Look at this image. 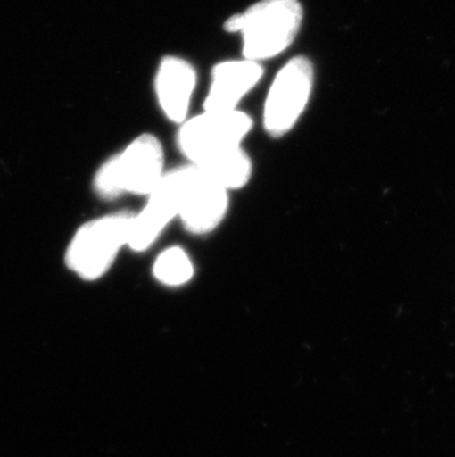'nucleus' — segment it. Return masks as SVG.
<instances>
[{"label": "nucleus", "instance_id": "nucleus-1", "mask_svg": "<svg viewBox=\"0 0 455 457\" xmlns=\"http://www.w3.org/2000/svg\"><path fill=\"white\" fill-rule=\"evenodd\" d=\"M159 137L137 135L121 152L108 157L94 177V191L103 200L123 195L146 197L168 172Z\"/></svg>", "mask_w": 455, "mask_h": 457}, {"label": "nucleus", "instance_id": "nucleus-2", "mask_svg": "<svg viewBox=\"0 0 455 457\" xmlns=\"http://www.w3.org/2000/svg\"><path fill=\"white\" fill-rule=\"evenodd\" d=\"M236 15L243 58L259 64L292 48L305 21L301 0H259Z\"/></svg>", "mask_w": 455, "mask_h": 457}, {"label": "nucleus", "instance_id": "nucleus-10", "mask_svg": "<svg viewBox=\"0 0 455 457\" xmlns=\"http://www.w3.org/2000/svg\"><path fill=\"white\" fill-rule=\"evenodd\" d=\"M195 168L229 193L243 190L253 177V160L243 147L216 155Z\"/></svg>", "mask_w": 455, "mask_h": 457}, {"label": "nucleus", "instance_id": "nucleus-11", "mask_svg": "<svg viewBox=\"0 0 455 457\" xmlns=\"http://www.w3.org/2000/svg\"><path fill=\"white\" fill-rule=\"evenodd\" d=\"M153 274L166 286H182L194 277L193 261L182 247H169L155 259Z\"/></svg>", "mask_w": 455, "mask_h": 457}, {"label": "nucleus", "instance_id": "nucleus-7", "mask_svg": "<svg viewBox=\"0 0 455 457\" xmlns=\"http://www.w3.org/2000/svg\"><path fill=\"white\" fill-rule=\"evenodd\" d=\"M229 195L224 187L204 177L193 166L178 218L185 231L193 236H207L219 228L229 212Z\"/></svg>", "mask_w": 455, "mask_h": 457}, {"label": "nucleus", "instance_id": "nucleus-9", "mask_svg": "<svg viewBox=\"0 0 455 457\" xmlns=\"http://www.w3.org/2000/svg\"><path fill=\"white\" fill-rule=\"evenodd\" d=\"M197 83V70L193 62L179 55L161 58L154 79L155 98L169 121L181 126L188 120Z\"/></svg>", "mask_w": 455, "mask_h": 457}, {"label": "nucleus", "instance_id": "nucleus-5", "mask_svg": "<svg viewBox=\"0 0 455 457\" xmlns=\"http://www.w3.org/2000/svg\"><path fill=\"white\" fill-rule=\"evenodd\" d=\"M253 130V119L247 112H203L185 120L177 134L178 150L189 164L204 163L222 153L243 147Z\"/></svg>", "mask_w": 455, "mask_h": 457}, {"label": "nucleus", "instance_id": "nucleus-8", "mask_svg": "<svg viewBox=\"0 0 455 457\" xmlns=\"http://www.w3.org/2000/svg\"><path fill=\"white\" fill-rule=\"evenodd\" d=\"M263 73L262 64L245 58L220 61L213 65L203 112H228L240 110L238 105L258 87Z\"/></svg>", "mask_w": 455, "mask_h": 457}, {"label": "nucleus", "instance_id": "nucleus-3", "mask_svg": "<svg viewBox=\"0 0 455 457\" xmlns=\"http://www.w3.org/2000/svg\"><path fill=\"white\" fill-rule=\"evenodd\" d=\"M135 212H112L79 227L65 251V265L79 278L95 281L105 276L123 247H129Z\"/></svg>", "mask_w": 455, "mask_h": 457}, {"label": "nucleus", "instance_id": "nucleus-4", "mask_svg": "<svg viewBox=\"0 0 455 457\" xmlns=\"http://www.w3.org/2000/svg\"><path fill=\"white\" fill-rule=\"evenodd\" d=\"M314 87L315 65L308 56H293L278 70L263 103L262 126L269 138H284L296 128Z\"/></svg>", "mask_w": 455, "mask_h": 457}, {"label": "nucleus", "instance_id": "nucleus-6", "mask_svg": "<svg viewBox=\"0 0 455 457\" xmlns=\"http://www.w3.org/2000/svg\"><path fill=\"white\" fill-rule=\"evenodd\" d=\"M193 175V164L169 169L159 186L146 195L141 211L135 212L129 247L134 252H145L159 240L169 224L179 218L182 200Z\"/></svg>", "mask_w": 455, "mask_h": 457}]
</instances>
